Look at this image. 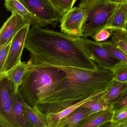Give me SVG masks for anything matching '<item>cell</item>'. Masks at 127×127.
I'll use <instances>...</instances> for the list:
<instances>
[{"instance_id": "17", "label": "cell", "mask_w": 127, "mask_h": 127, "mask_svg": "<svg viewBox=\"0 0 127 127\" xmlns=\"http://www.w3.org/2000/svg\"><path fill=\"white\" fill-rule=\"evenodd\" d=\"M28 68L26 62H22L6 76L11 82L13 94L18 93V88L22 83L24 76Z\"/></svg>"}, {"instance_id": "21", "label": "cell", "mask_w": 127, "mask_h": 127, "mask_svg": "<svg viewBox=\"0 0 127 127\" xmlns=\"http://www.w3.org/2000/svg\"><path fill=\"white\" fill-rule=\"evenodd\" d=\"M113 73V80L127 83V64L119 61L110 69Z\"/></svg>"}, {"instance_id": "19", "label": "cell", "mask_w": 127, "mask_h": 127, "mask_svg": "<svg viewBox=\"0 0 127 127\" xmlns=\"http://www.w3.org/2000/svg\"><path fill=\"white\" fill-rule=\"evenodd\" d=\"M25 104L17 94H13L12 107L14 113L21 127H30L24 113L23 108Z\"/></svg>"}, {"instance_id": "2", "label": "cell", "mask_w": 127, "mask_h": 127, "mask_svg": "<svg viewBox=\"0 0 127 127\" xmlns=\"http://www.w3.org/2000/svg\"><path fill=\"white\" fill-rule=\"evenodd\" d=\"M66 74L51 95L40 102L39 110L46 115L57 113L90 96L108 89L113 83V72L97 69L60 68Z\"/></svg>"}, {"instance_id": "23", "label": "cell", "mask_w": 127, "mask_h": 127, "mask_svg": "<svg viewBox=\"0 0 127 127\" xmlns=\"http://www.w3.org/2000/svg\"><path fill=\"white\" fill-rule=\"evenodd\" d=\"M127 124V108L114 113L112 122L107 124L110 127H123Z\"/></svg>"}, {"instance_id": "28", "label": "cell", "mask_w": 127, "mask_h": 127, "mask_svg": "<svg viewBox=\"0 0 127 127\" xmlns=\"http://www.w3.org/2000/svg\"><path fill=\"white\" fill-rule=\"evenodd\" d=\"M108 0L111 2L118 3V4H122L127 2V0Z\"/></svg>"}, {"instance_id": "26", "label": "cell", "mask_w": 127, "mask_h": 127, "mask_svg": "<svg viewBox=\"0 0 127 127\" xmlns=\"http://www.w3.org/2000/svg\"><path fill=\"white\" fill-rule=\"evenodd\" d=\"M113 33V29H105L100 30L96 33L93 38L95 41L101 42L105 41L110 37Z\"/></svg>"}, {"instance_id": "29", "label": "cell", "mask_w": 127, "mask_h": 127, "mask_svg": "<svg viewBox=\"0 0 127 127\" xmlns=\"http://www.w3.org/2000/svg\"><path fill=\"white\" fill-rule=\"evenodd\" d=\"M92 0H80V2L79 3V5H84Z\"/></svg>"}, {"instance_id": "5", "label": "cell", "mask_w": 127, "mask_h": 127, "mask_svg": "<svg viewBox=\"0 0 127 127\" xmlns=\"http://www.w3.org/2000/svg\"><path fill=\"white\" fill-rule=\"evenodd\" d=\"M42 21L45 26L55 27L64 15L53 5L50 0H18Z\"/></svg>"}, {"instance_id": "16", "label": "cell", "mask_w": 127, "mask_h": 127, "mask_svg": "<svg viewBox=\"0 0 127 127\" xmlns=\"http://www.w3.org/2000/svg\"><path fill=\"white\" fill-rule=\"evenodd\" d=\"M127 23V2H126L120 4L112 15L104 29L125 30Z\"/></svg>"}, {"instance_id": "15", "label": "cell", "mask_w": 127, "mask_h": 127, "mask_svg": "<svg viewBox=\"0 0 127 127\" xmlns=\"http://www.w3.org/2000/svg\"><path fill=\"white\" fill-rule=\"evenodd\" d=\"M92 114L87 108L79 107L69 115L63 118L56 127H77L81 122Z\"/></svg>"}, {"instance_id": "10", "label": "cell", "mask_w": 127, "mask_h": 127, "mask_svg": "<svg viewBox=\"0 0 127 127\" xmlns=\"http://www.w3.org/2000/svg\"><path fill=\"white\" fill-rule=\"evenodd\" d=\"M4 5L7 11L17 13L32 26L45 27L40 18L30 12L18 0H5Z\"/></svg>"}, {"instance_id": "12", "label": "cell", "mask_w": 127, "mask_h": 127, "mask_svg": "<svg viewBox=\"0 0 127 127\" xmlns=\"http://www.w3.org/2000/svg\"><path fill=\"white\" fill-rule=\"evenodd\" d=\"M114 114L112 107L91 114L81 122L77 127H104L106 124L112 122Z\"/></svg>"}, {"instance_id": "3", "label": "cell", "mask_w": 127, "mask_h": 127, "mask_svg": "<svg viewBox=\"0 0 127 127\" xmlns=\"http://www.w3.org/2000/svg\"><path fill=\"white\" fill-rule=\"evenodd\" d=\"M66 76L64 70L57 67L28 68L18 88V95L25 104L34 108L54 93Z\"/></svg>"}, {"instance_id": "4", "label": "cell", "mask_w": 127, "mask_h": 127, "mask_svg": "<svg viewBox=\"0 0 127 127\" xmlns=\"http://www.w3.org/2000/svg\"><path fill=\"white\" fill-rule=\"evenodd\" d=\"M120 4L108 0H92L83 5L86 7L87 14L82 27V37L93 38L103 29Z\"/></svg>"}, {"instance_id": "27", "label": "cell", "mask_w": 127, "mask_h": 127, "mask_svg": "<svg viewBox=\"0 0 127 127\" xmlns=\"http://www.w3.org/2000/svg\"><path fill=\"white\" fill-rule=\"evenodd\" d=\"M12 43V41L8 44L0 47V70L2 69L4 66L8 55Z\"/></svg>"}, {"instance_id": "13", "label": "cell", "mask_w": 127, "mask_h": 127, "mask_svg": "<svg viewBox=\"0 0 127 127\" xmlns=\"http://www.w3.org/2000/svg\"><path fill=\"white\" fill-rule=\"evenodd\" d=\"M12 96L6 101L0 104V126L1 127H21L13 111Z\"/></svg>"}, {"instance_id": "9", "label": "cell", "mask_w": 127, "mask_h": 127, "mask_svg": "<svg viewBox=\"0 0 127 127\" xmlns=\"http://www.w3.org/2000/svg\"><path fill=\"white\" fill-rule=\"evenodd\" d=\"M31 24L16 12H12L0 31V47L12 41L14 37L24 27Z\"/></svg>"}, {"instance_id": "30", "label": "cell", "mask_w": 127, "mask_h": 127, "mask_svg": "<svg viewBox=\"0 0 127 127\" xmlns=\"http://www.w3.org/2000/svg\"><path fill=\"white\" fill-rule=\"evenodd\" d=\"M125 30L127 32V23L126 24V26L125 29Z\"/></svg>"}, {"instance_id": "6", "label": "cell", "mask_w": 127, "mask_h": 127, "mask_svg": "<svg viewBox=\"0 0 127 127\" xmlns=\"http://www.w3.org/2000/svg\"><path fill=\"white\" fill-rule=\"evenodd\" d=\"M30 26L28 24L24 27L14 37L4 66L0 70V78L7 75L22 62V53L25 48V41Z\"/></svg>"}, {"instance_id": "11", "label": "cell", "mask_w": 127, "mask_h": 127, "mask_svg": "<svg viewBox=\"0 0 127 127\" xmlns=\"http://www.w3.org/2000/svg\"><path fill=\"white\" fill-rule=\"evenodd\" d=\"M110 87L106 90L91 96L88 98L84 99L83 101L76 103L75 104L65 108L64 110L60 111L59 113L47 115V120L49 127H56L58 123L62 119L69 115L75 110L81 106L85 103L89 101L95 100L102 97L107 93Z\"/></svg>"}, {"instance_id": "22", "label": "cell", "mask_w": 127, "mask_h": 127, "mask_svg": "<svg viewBox=\"0 0 127 127\" xmlns=\"http://www.w3.org/2000/svg\"><path fill=\"white\" fill-rule=\"evenodd\" d=\"M102 97L95 100L89 101L80 107L87 108L90 110L92 114L102 111L111 108L112 105L105 101L102 98Z\"/></svg>"}, {"instance_id": "24", "label": "cell", "mask_w": 127, "mask_h": 127, "mask_svg": "<svg viewBox=\"0 0 127 127\" xmlns=\"http://www.w3.org/2000/svg\"><path fill=\"white\" fill-rule=\"evenodd\" d=\"M77 0H50L53 5L63 14L72 8Z\"/></svg>"}, {"instance_id": "1", "label": "cell", "mask_w": 127, "mask_h": 127, "mask_svg": "<svg viewBox=\"0 0 127 127\" xmlns=\"http://www.w3.org/2000/svg\"><path fill=\"white\" fill-rule=\"evenodd\" d=\"M25 48L30 56L28 68L55 67L97 69V64L78 41L63 32L32 26L26 39Z\"/></svg>"}, {"instance_id": "8", "label": "cell", "mask_w": 127, "mask_h": 127, "mask_svg": "<svg viewBox=\"0 0 127 127\" xmlns=\"http://www.w3.org/2000/svg\"><path fill=\"white\" fill-rule=\"evenodd\" d=\"M77 39L91 59L99 67L110 69L119 62L111 56L99 42L82 37Z\"/></svg>"}, {"instance_id": "7", "label": "cell", "mask_w": 127, "mask_h": 127, "mask_svg": "<svg viewBox=\"0 0 127 127\" xmlns=\"http://www.w3.org/2000/svg\"><path fill=\"white\" fill-rule=\"evenodd\" d=\"M87 14L84 5L71 9L64 14L60 22L62 32L75 37H82V27Z\"/></svg>"}, {"instance_id": "14", "label": "cell", "mask_w": 127, "mask_h": 127, "mask_svg": "<svg viewBox=\"0 0 127 127\" xmlns=\"http://www.w3.org/2000/svg\"><path fill=\"white\" fill-rule=\"evenodd\" d=\"M23 110L30 127H49L47 116L41 112L38 107L32 108L25 104Z\"/></svg>"}, {"instance_id": "31", "label": "cell", "mask_w": 127, "mask_h": 127, "mask_svg": "<svg viewBox=\"0 0 127 127\" xmlns=\"http://www.w3.org/2000/svg\"><path fill=\"white\" fill-rule=\"evenodd\" d=\"M123 127H127V124H125L123 126Z\"/></svg>"}, {"instance_id": "18", "label": "cell", "mask_w": 127, "mask_h": 127, "mask_svg": "<svg viewBox=\"0 0 127 127\" xmlns=\"http://www.w3.org/2000/svg\"><path fill=\"white\" fill-rule=\"evenodd\" d=\"M127 89V83L114 81L107 93L102 97L107 103L112 105L118 100Z\"/></svg>"}, {"instance_id": "25", "label": "cell", "mask_w": 127, "mask_h": 127, "mask_svg": "<svg viewBox=\"0 0 127 127\" xmlns=\"http://www.w3.org/2000/svg\"><path fill=\"white\" fill-rule=\"evenodd\" d=\"M112 106L114 113L127 108V89Z\"/></svg>"}, {"instance_id": "20", "label": "cell", "mask_w": 127, "mask_h": 127, "mask_svg": "<svg viewBox=\"0 0 127 127\" xmlns=\"http://www.w3.org/2000/svg\"><path fill=\"white\" fill-rule=\"evenodd\" d=\"M111 41L127 56V32L125 30L113 29Z\"/></svg>"}]
</instances>
